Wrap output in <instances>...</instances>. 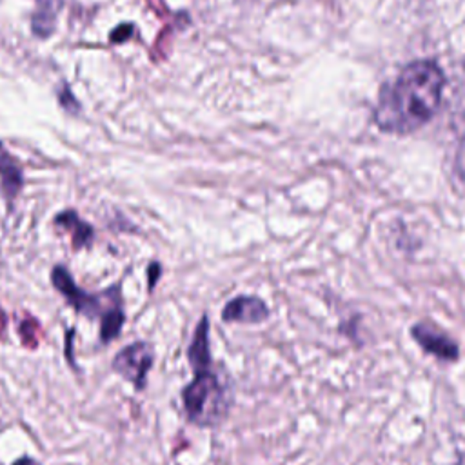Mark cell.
<instances>
[{"label":"cell","mask_w":465,"mask_h":465,"mask_svg":"<svg viewBox=\"0 0 465 465\" xmlns=\"http://www.w3.org/2000/svg\"><path fill=\"white\" fill-rule=\"evenodd\" d=\"M443 73L430 60L405 65L385 84L374 109V122L387 133H411L427 124L438 111L443 91Z\"/></svg>","instance_id":"6da1fadb"},{"label":"cell","mask_w":465,"mask_h":465,"mask_svg":"<svg viewBox=\"0 0 465 465\" xmlns=\"http://www.w3.org/2000/svg\"><path fill=\"white\" fill-rule=\"evenodd\" d=\"M53 287L64 294L65 302L82 316L100 322V343H109L120 336L125 314L122 307L120 283L111 285L102 292H85L78 287L64 265H54L51 271Z\"/></svg>","instance_id":"7a4b0ae2"},{"label":"cell","mask_w":465,"mask_h":465,"mask_svg":"<svg viewBox=\"0 0 465 465\" xmlns=\"http://www.w3.org/2000/svg\"><path fill=\"white\" fill-rule=\"evenodd\" d=\"M182 403L191 423L216 427L227 418L232 396L229 385L209 365L194 369V378L182 391Z\"/></svg>","instance_id":"3957f363"},{"label":"cell","mask_w":465,"mask_h":465,"mask_svg":"<svg viewBox=\"0 0 465 465\" xmlns=\"http://www.w3.org/2000/svg\"><path fill=\"white\" fill-rule=\"evenodd\" d=\"M154 352L147 341H134L125 345L113 358V371L124 380L131 381L136 391H142L147 383V374L153 367Z\"/></svg>","instance_id":"277c9868"},{"label":"cell","mask_w":465,"mask_h":465,"mask_svg":"<svg viewBox=\"0 0 465 465\" xmlns=\"http://www.w3.org/2000/svg\"><path fill=\"white\" fill-rule=\"evenodd\" d=\"M414 341L429 354L443 361H456L460 358L458 343L430 322H418L411 327Z\"/></svg>","instance_id":"5b68a950"},{"label":"cell","mask_w":465,"mask_h":465,"mask_svg":"<svg viewBox=\"0 0 465 465\" xmlns=\"http://www.w3.org/2000/svg\"><path fill=\"white\" fill-rule=\"evenodd\" d=\"M267 303L258 296H234L222 311V320L227 323H262L269 318Z\"/></svg>","instance_id":"8992f818"},{"label":"cell","mask_w":465,"mask_h":465,"mask_svg":"<svg viewBox=\"0 0 465 465\" xmlns=\"http://www.w3.org/2000/svg\"><path fill=\"white\" fill-rule=\"evenodd\" d=\"M54 227L60 231L69 232L71 236V247L74 251L80 249H89L93 245L94 240V229L91 227V223L84 222L78 213L74 209H64L62 213H58L54 216Z\"/></svg>","instance_id":"52a82bcc"},{"label":"cell","mask_w":465,"mask_h":465,"mask_svg":"<svg viewBox=\"0 0 465 465\" xmlns=\"http://www.w3.org/2000/svg\"><path fill=\"white\" fill-rule=\"evenodd\" d=\"M62 7L64 0H38L31 16L33 35L38 38H49L56 29V18Z\"/></svg>","instance_id":"ba28073f"},{"label":"cell","mask_w":465,"mask_h":465,"mask_svg":"<svg viewBox=\"0 0 465 465\" xmlns=\"http://www.w3.org/2000/svg\"><path fill=\"white\" fill-rule=\"evenodd\" d=\"M187 360H189L193 371L213 365L211 349H209V320L205 314L200 318V322L193 332L191 343L187 347Z\"/></svg>","instance_id":"9c48e42d"},{"label":"cell","mask_w":465,"mask_h":465,"mask_svg":"<svg viewBox=\"0 0 465 465\" xmlns=\"http://www.w3.org/2000/svg\"><path fill=\"white\" fill-rule=\"evenodd\" d=\"M0 180H2V191H4L7 200H13L18 194V191L22 189V183H24L20 165L5 151L2 142H0Z\"/></svg>","instance_id":"30bf717a"},{"label":"cell","mask_w":465,"mask_h":465,"mask_svg":"<svg viewBox=\"0 0 465 465\" xmlns=\"http://www.w3.org/2000/svg\"><path fill=\"white\" fill-rule=\"evenodd\" d=\"M18 334H20L22 343H24L25 347H36V345H38V340H40V336H42V329H40V325H38V322H36L35 318L27 316V318L20 323Z\"/></svg>","instance_id":"8fae6325"},{"label":"cell","mask_w":465,"mask_h":465,"mask_svg":"<svg viewBox=\"0 0 465 465\" xmlns=\"http://www.w3.org/2000/svg\"><path fill=\"white\" fill-rule=\"evenodd\" d=\"M58 102H60L67 111H73V109L78 111V109H80L76 98L71 94V91H69L67 85H64V87L58 91Z\"/></svg>","instance_id":"7c38bea8"},{"label":"cell","mask_w":465,"mask_h":465,"mask_svg":"<svg viewBox=\"0 0 465 465\" xmlns=\"http://www.w3.org/2000/svg\"><path fill=\"white\" fill-rule=\"evenodd\" d=\"M160 274H162V265L158 262H151L149 267H147V289H149V292L154 289Z\"/></svg>","instance_id":"4fadbf2b"},{"label":"cell","mask_w":465,"mask_h":465,"mask_svg":"<svg viewBox=\"0 0 465 465\" xmlns=\"http://www.w3.org/2000/svg\"><path fill=\"white\" fill-rule=\"evenodd\" d=\"M133 25L131 24H122V25H118L113 33H111V42H122V40H125V38H129L131 35H133Z\"/></svg>","instance_id":"5bb4252c"},{"label":"cell","mask_w":465,"mask_h":465,"mask_svg":"<svg viewBox=\"0 0 465 465\" xmlns=\"http://www.w3.org/2000/svg\"><path fill=\"white\" fill-rule=\"evenodd\" d=\"M13 465H40L38 461H35L33 458H27V456H22L20 460H16Z\"/></svg>","instance_id":"9a60e30c"},{"label":"cell","mask_w":465,"mask_h":465,"mask_svg":"<svg viewBox=\"0 0 465 465\" xmlns=\"http://www.w3.org/2000/svg\"><path fill=\"white\" fill-rule=\"evenodd\" d=\"M4 327H5V318H4V314H2V309H0V334H2Z\"/></svg>","instance_id":"2e32d148"},{"label":"cell","mask_w":465,"mask_h":465,"mask_svg":"<svg viewBox=\"0 0 465 465\" xmlns=\"http://www.w3.org/2000/svg\"><path fill=\"white\" fill-rule=\"evenodd\" d=\"M456 465H465V452L458 458V461H456Z\"/></svg>","instance_id":"e0dca14e"},{"label":"cell","mask_w":465,"mask_h":465,"mask_svg":"<svg viewBox=\"0 0 465 465\" xmlns=\"http://www.w3.org/2000/svg\"><path fill=\"white\" fill-rule=\"evenodd\" d=\"M463 65H465V60H463Z\"/></svg>","instance_id":"ac0fdd59"}]
</instances>
